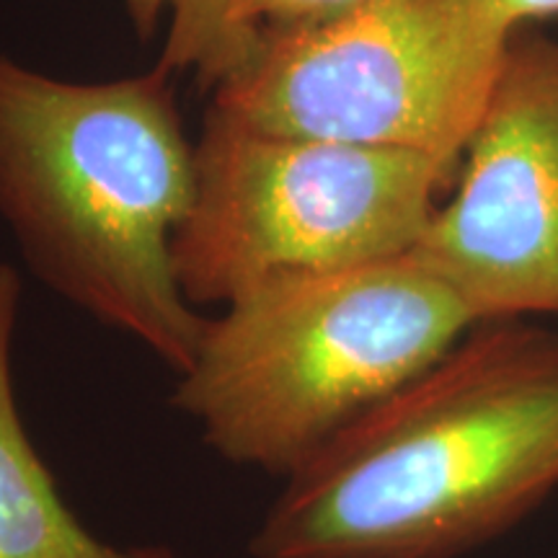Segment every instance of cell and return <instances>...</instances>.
<instances>
[{"label": "cell", "mask_w": 558, "mask_h": 558, "mask_svg": "<svg viewBox=\"0 0 558 558\" xmlns=\"http://www.w3.org/2000/svg\"><path fill=\"white\" fill-rule=\"evenodd\" d=\"M558 492V333L476 324L284 478L254 558H460Z\"/></svg>", "instance_id": "6da1fadb"}, {"label": "cell", "mask_w": 558, "mask_h": 558, "mask_svg": "<svg viewBox=\"0 0 558 558\" xmlns=\"http://www.w3.org/2000/svg\"><path fill=\"white\" fill-rule=\"evenodd\" d=\"M169 81H60L0 54V218L47 288L179 375L207 316L173 264L194 145Z\"/></svg>", "instance_id": "7a4b0ae2"}, {"label": "cell", "mask_w": 558, "mask_h": 558, "mask_svg": "<svg viewBox=\"0 0 558 558\" xmlns=\"http://www.w3.org/2000/svg\"><path fill=\"white\" fill-rule=\"evenodd\" d=\"M473 326L414 251L275 277L207 318L171 401L218 458L288 478Z\"/></svg>", "instance_id": "3957f363"}, {"label": "cell", "mask_w": 558, "mask_h": 558, "mask_svg": "<svg viewBox=\"0 0 558 558\" xmlns=\"http://www.w3.org/2000/svg\"><path fill=\"white\" fill-rule=\"evenodd\" d=\"M514 29L492 0H362L256 34L209 111L275 135L407 150L458 171Z\"/></svg>", "instance_id": "277c9868"}, {"label": "cell", "mask_w": 558, "mask_h": 558, "mask_svg": "<svg viewBox=\"0 0 558 558\" xmlns=\"http://www.w3.org/2000/svg\"><path fill=\"white\" fill-rule=\"evenodd\" d=\"M458 171L407 150L275 135L207 111L173 241L192 305L267 279L411 254Z\"/></svg>", "instance_id": "5b68a950"}, {"label": "cell", "mask_w": 558, "mask_h": 558, "mask_svg": "<svg viewBox=\"0 0 558 558\" xmlns=\"http://www.w3.org/2000/svg\"><path fill=\"white\" fill-rule=\"evenodd\" d=\"M414 256L476 324L558 316V45L512 39Z\"/></svg>", "instance_id": "8992f818"}, {"label": "cell", "mask_w": 558, "mask_h": 558, "mask_svg": "<svg viewBox=\"0 0 558 558\" xmlns=\"http://www.w3.org/2000/svg\"><path fill=\"white\" fill-rule=\"evenodd\" d=\"M19 271L0 264V558H181L169 546H114L78 520L24 427L13 380Z\"/></svg>", "instance_id": "52a82bcc"}, {"label": "cell", "mask_w": 558, "mask_h": 558, "mask_svg": "<svg viewBox=\"0 0 558 558\" xmlns=\"http://www.w3.org/2000/svg\"><path fill=\"white\" fill-rule=\"evenodd\" d=\"M124 9L143 39L166 19L160 73L194 70L207 86L226 78L256 41L241 24V0H124Z\"/></svg>", "instance_id": "ba28073f"}, {"label": "cell", "mask_w": 558, "mask_h": 558, "mask_svg": "<svg viewBox=\"0 0 558 558\" xmlns=\"http://www.w3.org/2000/svg\"><path fill=\"white\" fill-rule=\"evenodd\" d=\"M357 3L362 0H241V24L256 37L264 29L305 24Z\"/></svg>", "instance_id": "9c48e42d"}, {"label": "cell", "mask_w": 558, "mask_h": 558, "mask_svg": "<svg viewBox=\"0 0 558 558\" xmlns=\"http://www.w3.org/2000/svg\"><path fill=\"white\" fill-rule=\"evenodd\" d=\"M492 5L514 32L525 21L546 19L558 13V0H492Z\"/></svg>", "instance_id": "30bf717a"}]
</instances>
